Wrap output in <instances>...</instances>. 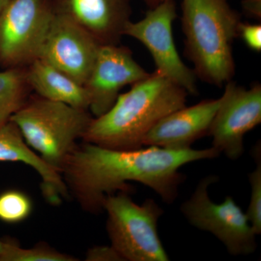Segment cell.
Masks as SVG:
<instances>
[{
  "label": "cell",
  "instance_id": "5b68a950",
  "mask_svg": "<svg viewBox=\"0 0 261 261\" xmlns=\"http://www.w3.org/2000/svg\"><path fill=\"white\" fill-rule=\"evenodd\" d=\"M103 211L111 246L123 260H169L158 232L164 211L155 201L147 199L138 205L128 192H118L106 197Z\"/></svg>",
  "mask_w": 261,
  "mask_h": 261
},
{
  "label": "cell",
  "instance_id": "6da1fadb",
  "mask_svg": "<svg viewBox=\"0 0 261 261\" xmlns=\"http://www.w3.org/2000/svg\"><path fill=\"white\" fill-rule=\"evenodd\" d=\"M221 154L214 147L173 150L147 146L136 149H115L84 142L65 161L62 177L69 195L89 214L103 212L108 196L129 192V181L152 189L166 203L177 197L185 176L179 172L187 163L214 159Z\"/></svg>",
  "mask_w": 261,
  "mask_h": 261
},
{
  "label": "cell",
  "instance_id": "ffe728a7",
  "mask_svg": "<svg viewBox=\"0 0 261 261\" xmlns=\"http://www.w3.org/2000/svg\"><path fill=\"white\" fill-rule=\"evenodd\" d=\"M245 43L247 47L252 50L261 51L260 24H252L241 22L239 27V35Z\"/></svg>",
  "mask_w": 261,
  "mask_h": 261
},
{
  "label": "cell",
  "instance_id": "d4e9b609",
  "mask_svg": "<svg viewBox=\"0 0 261 261\" xmlns=\"http://www.w3.org/2000/svg\"><path fill=\"white\" fill-rule=\"evenodd\" d=\"M3 246H4V242L0 240V255H1L2 252H3Z\"/></svg>",
  "mask_w": 261,
  "mask_h": 261
},
{
  "label": "cell",
  "instance_id": "2e32d148",
  "mask_svg": "<svg viewBox=\"0 0 261 261\" xmlns=\"http://www.w3.org/2000/svg\"><path fill=\"white\" fill-rule=\"evenodd\" d=\"M32 92L25 68H7L0 71V129L27 102Z\"/></svg>",
  "mask_w": 261,
  "mask_h": 261
},
{
  "label": "cell",
  "instance_id": "3957f363",
  "mask_svg": "<svg viewBox=\"0 0 261 261\" xmlns=\"http://www.w3.org/2000/svg\"><path fill=\"white\" fill-rule=\"evenodd\" d=\"M241 22L228 0H182L185 53L196 76L220 87L232 80V45Z\"/></svg>",
  "mask_w": 261,
  "mask_h": 261
},
{
  "label": "cell",
  "instance_id": "52a82bcc",
  "mask_svg": "<svg viewBox=\"0 0 261 261\" xmlns=\"http://www.w3.org/2000/svg\"><path fill=\"white\" fill-rule=\"evenodd\" d=\"M218 181L219 176L214 175L202 178L191 197L182 203V214L192 226L219 239L231 255L253 253L257 248V234L246 214L230 196L220 204L209 197V187Z\"/></svg>",
  "mask_w": 261,
  "mask_h": 261
},
{
  "label": "cell",
  "instance_id": "277c9868",
  "mask_svg": "<svg viewBox=\"0 0 261 261\" xmlns=\"http://www.w3.org/2000/svg\"><path fill=\"white\" fill-rule=\"evenodd\" d=\"M89 111L55 102L37 94L28 98L10 118L24 140L51 169L61 173L77 141L93 119Z\"/></svg>",
  "mask_w": 261,
  "mask_h": 261
},
{
  "label": "cell",
  "instance_id": "4fadbf2b",
  "mask_svg": "<svg viewBox=\"0 0 261 261\" xmlns=\"http://www.w3.org/2000/svg\"><path fill=\"white\" fill-rule=\"evenodd\" d=\"M221 97L177 110L162 118L143 140V147L183 150L191 148L195 141L208 135L215 115L221 105Z\"/></svg>",
  "mask_w": 261,
  "mask_h": 261
},
{
  "label": "cell",
  "instance_id": "ac0fdd59",
  "mask_svg": "<svg viewBox=\"0 0 261 261\" xmlns=\"http://www.w3.org/2000/svg\"><path fill=\"white\" fill-rule=\"evenodd\" d=\"M32 210V201L24 192L10 190L0 194V221L18 224L28 219Z\"/></svg>",
  "mask_w": 261,
  "mask_h": 261
},
{
  "label": "cell",
  "instance_id": "7a4b0ae2",
  "mask_svg": "<svg viewBox=\"0 0 261 261\" xmlns=\"http://www.w3.org/2000/svg\"><path fill=\"white\" fill-rule=\"evenodd\" d=\"M187 94L154 70L120 94L107 112L94 117L82 141L110 149L143 147L149 130L165 116L186 106Z\"/></svg>",
  "mask_w": 261,
  "mask_h": 261
},
{
  "label": "cell",
  "instance_id": "ba28073f",
  "mask_svg": "<svg viewBox=\"0 0 261 261\" xmlns=\"http://www.w3.org/2000/svg\"><path fill=\"white\" fill-rule=\"evenodd\" d=\"M176 16L174 0H166L149 8L139 21H128L123 36L134 38L145 46L153 59L156 71L187 93L196 95L198 93L197 76L182 61L173 39V23Z\"/></svg>",
  "mask_w": 261,
  "mask_h": 261
},
{
  "label": "cell",
  "instance_id": "7402d4cb",
  "mask_svg": "<svg viewBox=\"0 0 261 261\" xmlns=\"http://www.w3.org/2000/svg\"><path fill=\"white\" fill-rule=\"evenodd\" d=\"M242 5L244 12L249 17L260 20L261 0H243Z\"/></svg>",
  "mask_w": 261,
  "mask_h": 261
},
{
  "label": "cell",
  "instance_id": "cb8c5ba5",
  "mask_svg": "<svg viewBox=\"0 0 261 261\" xmlns=\"http://www.w3.org/2000/svg\"><path fill=\"white\" fill-rule=\"evenodd\" d=\"M10 1V0H0V13L6 7V5L9 3Z\"/></svg>",
  "mask_w": 261,
  "mask_h": 261
},
{
  "label": "cell",
  "instance_id": "e0dca14e",
  "mask_svg": "<svg viewBox=\"0 0 261 261\" xmlns=\"http://www.w3.org/2000/svg\"><path fill=\"white\" fill-rule=\"evenodd\" d=\"M78 259L42 244L23 248L12 241L4 242L0 261H76Z\"/></svg>",
  "mask_w": 261,
  "mask_h": 261
},
{
  "label": "cell",
  "instance_id": "8fae6325",
  "mask_svg": "<svg viewBox=\"0 0 261 261\" xmlns=\"http://www.w3.org/2000/svg\"><path fill=\"white\" fill-rule=\"evenodd\" d=\"M99 47L80 25L55 13L39 58L84 85Z\"/></svg>",
  "mask_w": 261,
  "mask_h": 261
},
{
  "label": "cell",
  "instance_id": "9c48e42d",
  "mask_svg": "<svg viewBox=\"0 0 261 261\" xmlns=\"http://www.w3.org/2000/svg\"><path fill=\"white\" fill-rule=\"evenodd\" d=\"M225 85L207 135L213 147L236 161L244 153V137L261 123V84L246 89L231 80Z\"/></svg>",
  "mask_w": 261,
  "mask_h": 261
},
{
  "label": "cell",
  "instance_id": "603a6c76",
  "mask_svg": "<svg viewBox=\"0 0 261 261\" xmlns=\"http://www.w3.org/2000/svg\"><path fill=\"white\" fill-rule=\"evenodd\" d=\"M142 1L145 3L149 8H152L166 1V0H142Z\"/></svg>",
  "mask_w": 261,
  "mask_h": 261
},
{
  "label": "cell",
  "instance_id": "d6986e66",
  "mask_svg": "<svg viewBox=\"0 0 261 261\" xmlns=\"http://www.w3.org/2000/svg\"><path fill=\"white\" fill-rule=\"evenodd\" d=\"M252 156L257 163L256 168L248 174L249 182L251 187L250 201L247 215L257 235L261 233V159L260 143L257 144L252 151Z\"/></svg>",
  "mask_w": 261,
  "mask_h": 261
},
{
  "label": "cell",
  "instance_id": "5bb4252c",
  "mask_svg": "<svg viewBox=\"0 0 261 261\" xmlns=\"http://www.w3.org/2000/svg\"><path fill=\"white\" fill-rule=\"evenodd\" d=\"M0 162H20L35 170L41 178V191L48 203L61 205L69 197L61 173L51 169L24 140L20 130L10 121L0 129Z\"/></svg>",
  "mask_w": 261,
  "mask_h": 261
},
{
  "label": "cell",
  "instance_id": "9a60e30c",
  "mask_svg": "<svg viewBox=\"0 0 261 261\" xmlns=\"http://www.w3.org/2000/svg\"><path fill=\"white\" fill-rule=\"evenodd\" d=\"M27 82L39 97L89 111L88 94L84 85L38 58L25 68Z\"/></svg>",
  "mask_w": 261,
  "mask_h": 261
},
{
  "label": "cell",
  "instance_id": "8992f818",
  "mask_svg": "<svg viewBox=\"0 0 261 261\" xmlns=\"http://www.w3.org/2000/svg\"><path fill=\"white\" fill-rule=\"evenodd\" d=\"M53 0H10L0 13V63L25 68L39 58L55 16Z\"/></svg>",
  "mask_w": 261,
  "mask_h": 261
},
{
  "label": "cell",
  "instance_id": "30bf717a",
  "mask_svg": "<svg viewBox=\"0 0 261 261\" xmlns=\"http://www.w3.org/2000/svg\"><path fill=\"white\" fill-rule=\"evenodd\" d=\"M149 75L128 48L119 44L100 45L84 85L88 94L89 112L94 118L102 116L112 107L123 87Z\"/></svg>",
  "mask_w": 261,
  "mask_h": 261
},
{
  "label": "cell",
  "instance_id": "44dd1931",
  "mask_svg": "<svg viewBox=\"0 0 261 261\" xmlns=\"http://www.w3.org/2000/svg\"><path fill=\"white\" fill-rule=\"evenodd\" d=\"M87 261H123L112 246H95L89 248L86 255Z\"/></svg>",
  "mask_w": 261,
  "mask_h": 261
},
{
  "label": "cell",
  "instance_id": "7c38bea8",
  "mask_svg": "<svg viewBox=\"0 0 261 261\" xmlns=\"http://www.w3.org/2000/svg\"><path fill=\"white\" fill-rule=\"evenodd\" d=\"M55 13L80 25L100 45L119 44L132 0H53Z\"/></svg>",
  "mask_w": 261,
  "mask_h": 261
}]
</instances>
